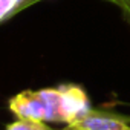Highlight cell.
<instances>
[{
    "label": "cell",
    "instance_id": "6da1fadb",
    "mask_svg": "<svg viewBox=\"0 0 130 130\" xmlns=\"http://www.w3.org/2000/svg\"><path fill=\"white\" fill-rule=\"evenodd\" d=\"M58 90H60L61 121L64 124L71 125L92 110L89 96L80 84L64 83L58 86Z\"/></svg>",
    "mask_w": 130,
    "mask_h": 130
},
{
    "label": "cell",
    "instance_id": "7a4b0ae2",
    "mask_svg": "<svg viewBox=\"0 0 130 130\" xmlns=\"http://www.w3.org/2000/svg\"><path fill=\"white\" fill-rule=\"evenodd\" d=\"M8 107L11 113L19 119H35L49 122V109L43 95V90H23L14 95Z\"/></svg>",
    "mask_w": 130,
    "mask_h": 130
},
{
    "label": "cell",
    "instance_id": "3957f363",
    "mask_svg": "<svg viewBox=\"0 0 130 130\" xmlns=\"http://www.w3.org/2000/svg\"><path fill=\"white\" fill-rule=\"evenodd\" d=\"M127 121V118H122L116 113L92 109L69 127L78 130H130V124Z\"/></svg>",
    "mask_w": 130,
    "mask_h": 130
},
{
    "label": "cell",
    "instance_id": "277c9868",
    "mask_svg": "<svg viewBox=\"0 0 130 130\" xmlns=\"http://www.w3.org/2000/svg\"><path fill=\"white\" fill-rule=\"evenodd\" d=\"M5 130H54L51 128L44 121H35V119H19L8 124Z\"/></svg>",
    "mask_w": 130,
    "mask_h": 130
},
{
    "label": "cell",
    "instance_id": "5b68a950",
    "mask_svg": "<svg viewBox=\"0 0 130 130\" xmlns=\"http://www.w3.org/2000/svg\"><path fill=\"white\" fill-rule=\"evenodd\" d=\"M113 2L121 11H122V15L125 17V20L130 23V0H110Z\"/></svg>",
    "mask_w": 130,
    "mask_h": 130
},
{
    "label": "cell",
    "instance_id": "8992f818",
    "mask_svg": "<svg viewBox=\"0 0 130 130\" xmlns=\"http://www.w3.org/2000/svg\"><path fill=\"white\" fill-rule=\"evenodd\" d=\"M63 130H78V128H74V127H69V125H68L66 128H63Z\"/></svg>",
    "mask_w": 130,
    "mask_h": 130
},
{
    "label": "cell",
    "instance_id": "52a82bcc",
    "mask_svg": "<svg viewBox=\"0 0 130 130\" xmlns=\"http://www.w3.org/2000/svg\"><path fill=\"white\" fill-rule=\"evenodd\" d=\"M34 2H38V0H29V2H28V5H29V3H34Z\"/></svg>",
    "mask_w": 130,
    "mask_h": 130
}]
</instances>
